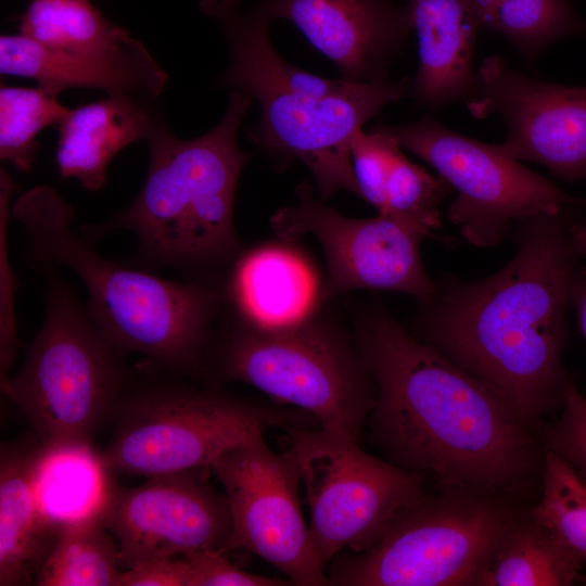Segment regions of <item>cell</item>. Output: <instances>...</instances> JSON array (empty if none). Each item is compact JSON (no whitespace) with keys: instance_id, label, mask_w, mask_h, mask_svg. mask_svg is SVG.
I'll use <instances>...</instances> for the list:
<instances>
[{"instance_id":"27","label":"cell","mask_w":586,"mask_h":586,"mask_svg":"<svg viewBox=\"0 0 586 586\" xmlns=\"http://www.w3.org/2000/svg\"><path fill=\"white\" fill-rule=\"evenodd\" d=\"M71 110L39 87L0 89V158L16 170L33 168L39 151L35 138L43 128L60 125Z\"/></svg>"},{"instance_id":"9","label":"cell","mask_w":586,"mask_h":586,"mask_svg":"<svg viewBox=\"0 0 586 586\" xmlns=\"http://www.w3.org/2000/svg\"><path fill=\"white\" fill-rule=\"evenodd\" d=\"M285 432L310 509L311 543L324 570L344 549H369L397 514L425 495L421 474L366 453L340 422Z\"/></svg>"},{"instance_id":"5","label":"cell","mask_w":586,"mask_h":586,"mask_svg":"<svg viewBox=\"0 0 586 586\" xmlns=\"http://www.w3.org/2000/svg\"><path fill=\"white\" fill-rule=\"evenodd\" d=\"M44 316L21 369L1 380L46 447L91 445L112 422L135 370L82 307L76 290L43 267Z\"/></svg>"},{"instance_id":"7","label":"cell","mask_w":586,"mask_h":586,"mask_svg":"<svg viewBox=\"0 0 586 586\" xmlns=\"http://www.w3.org/2000/svg\"><path fill=\"white\" fill-rule=\"evenodd\" d=\"M215 330L201 373L214 383L242 382L321 424L342 423L357 440L375 404V386L356 345L311 319L263 329L235 313Z\"/></svg>"},{"instance_id":"10","label":"cell","mask_w":586,"mask_h":586,"mask_svg":"<svg viewBox=\"0 0 586 586\" xmlns=\"http://www.w3.org/2000/svg\"><path fill=\"white\" fill-rule=\"evenodd\" d=\"M375 128L432 166L457 192L448 218L473 245L492 247L535 216L586 208V199L563 191L495 144L455 132L434 118Z\"/></svg>"},{"instance_id":"16","label":"cell","mask_w":586,"mask_h":586,"mask_svg":"<svg viewBox=\"0 0 586 586\" xmlns=\"http://www.w3.org/2000/svg\"><path fill=\"white\" fill-rule=\"evenodd\" d=\"M270 20L295 26L339 69L342 79H387L412 23L407 7L390 0H259Z\"/></svg>"},{"instance_id":"36","label":"cell","mask_w":586,"mask_h":586,"mask_svg":"<svg viewBox=\"0 0 586 586\" xmlns=\"http://www.w3.org/2000/svg\"><path fill=\"white\" fill-rule=\"evenodd\" d=\"M571 244L581 257L586 255V219L575 221L570 230Z\"/></svg>"},{"instance_id":"19","label":"cell","mask_w":586,"mask_h":586,"mask_svg":"<svg viewBox=\"0 0 586 586\" xmlns=\"http://www.w3.org/2000/svg\"><path fill=\"white\" fill-rule=\"evenodd\" d=\"M148 99L118 94L71 110L59 125L55 162L61 178H74L88 191L103 188L113 157L148 138L157 114Z\"/></svg>"},{"instance_id":"31","label":"cell","mask_w":586,"mask_h":586,"mask_svg":"<svg viewBox=\"0 0 586 586\" xmlns=\"http://www.w3.org/2000/svg\"><path fill=\"white\" fill-rule=\"evenodd\" d=\"M559 410L543 428L545 447L561 456L586 485V397L568 374Z\"/></svg>"},{"instance_id":"25","label":"cell","mask_w":586,"mask_h":586,"mask_svg":"<svg viewBox=\"0 0 586 586\" xmlns=\"http://www.w3.org/2000/svg\"><path fill=\"white\" fill-rule=\"evenodd\" d=\"M464 1L481 29L506 38L531 64L557 41L586 34V21L568 0Z\"/></svg>"},{"instance_id":"15","label":"cell","mask_w":586,"mask_h":586,"mask_svg":"<svg viewBox=\"0 0 586 586\" xmlns=\"http://www.w3.org/2000/svg\"><path fill=\"white\" fill-rule=\"evenodd\" d=\"M196 469L150 477L138 487L112 484L101 510L122 566L201 550L228 551L232 534L225 494Z\"/></svg>"},{"instance_id":"23","label":"cell","mask_w":586,"mask_h":586,"mask_svg":"<svg viewBox=\"0 0 586 586\" xmlns=\"http://www.w3.org/2000/svg\"><path fill=\"white\" fill-rule=\"evenodd\" d=\"M92 445L46 447L34 466L40 511L56 527L100 513L113 482Z\"/></svg>"},{"instance_id":"35","label":"cell","mask_w":586,"mask_h":586,"mask_svg":"<svg viewBox=\"0 0 586 586\" xmlns=\"http://www.w3.org/2000/svg\"><path fill=\"white\" fill-rule=\"evenodd\" d=\"M569 305L574 309L578 328L586 339V270L581 266L571 281Z\"/></svg>"},{"instance_id":"22","label":"cell","mask_w":586,"mask_h":586,"mask_svg":"<svg viewBox=\"0 0 586 586\" xmlns=\"http://www.w3.org/2000/svg\"><path fill=\"white\" fill-rule=\"evenodd\" d=\"M20 30L58 51L146 68L160 66L140 41L105 18L90 0H30Z\"/></svg>"},{"instance_id":"6","label":"cell","mask_w":586,"mask_h":586,"mask_svg":"<svg viewBox=\"0 0 586 586\" xmlns=\"http://www.w3.org/2000/svg\"><path fill=\"white\" fill-rule=\"evenodd\" d=\"M142 373L135 370L100 451L111 472L150 479L209 469L222 453L268 429L321 425L301 409L198 388L151 365Z\"/></svg>"},{"instance_id":"4","label":"cell","mask_w":586,"mask_h":586,"mask_svg":"<svg viewBox=\"0 0 586 586\" xmlns=\"http://www.w3.org/2000/svg\"><path fill=\"white\" fill-rule=\"evenodd\" d=\"M23 227L25 257L34 266L64 267L84 284L86 310L120 352L142 355L154 368L200 375L225 297L220 288L162 278L111 260L79 227L75 211L50 186H37L11 207Z\"/></svg>"},{"instance_id":"20","label":"cell","mask_w":586,"mask_h":586,"mask_svg":"<svg viewBox=\"0 0 586 586\" xmlns=\"http://www.w3.org/2000/svg\"><path fill=\"white\" fill-rule=\"evenodd\" d=\"M237 314L263 329H278L310 317L321 291L308 264L292 249L262 246L240 256L225 291Z\"/></svg>"},{"instance_id":"29","label":"cell","mask_w":586,"mask_h":586,"mask_svg":"<svg viewBox=\"0 0 586 586\" xmlns=\"http://www.w3.org/2000/svg\"><path fill=\"white\" fill-rule=\"evenodd\" d=\"M453 191L437 175L432 177L410 162L398 146L391 158L386 178V206L381 215H388L424 228L431 234L441 226L438 205Z\"/></svg>"},{"instance_id":"28","label":"cell","mask_w":586,"mask_h":586,"mask_svg":"<svg viewBox=\"0 0 586 586\" xmlns=\"http://www.w3.org/2000/svg\"><path fill=\"white\" fill-rule=\"evenodd\" d=\"M540 480V498L528 515L586 559V485L561 456L546 447Z\"/></svg>"},{"instance_id":"14","label":"cell","mask_w":586,"mask_h":586,"mask_svg":"<svg viewBox=\"0 0 586 586\" xmlns=\"http://www.w3.org/2000/svg\"><path fill=\"white\" fill-rule=\"evenodd\" d=\"M464 103L475 118H502L507 138L495 144L501 153L568 182L586 180V87L533 78L491 55L476 69Z\"/></svg>"},{"instance_id":"33","label":"cell","mask_w":586,"mask_h":586,"mask_svg":"<svg viewBox=\"0 0 586 586\" xmlns=\"http://www.w3.org/2000/svg\"><path fill=\"white\" fill-rule=\"evenodd\" d=\"M191 568L190 586H279L285 581L244 571L230 563L222 552L201 550L183 556Z\"/></svg>"},{"instance_id":"8","label":"cell","mask_w":586,"mask_h":586,"mask_svg":"<svg viewBox=\"0 0 586 586\" xmlns=\"http://www.w3.org/2000/svg\"><path fill=\"white\" fill-rule=\"evenodd\" d=\"M404 509L373 546L340 552L328 585H477L515 518L494 495L446 491Z\"/></svg>"},{"instance_id":"26","label":"cell","mask_w":586,"mask_h":586,"mask_svg":"<svg viewBox=\"0 0 586 586\" xmlns=\"http://www.w3.org/2000/svg\"><path fill=\"white\" fill-rule=\"evenodd\" d=\"M118 544L101 512L61 527L41 565L37 586H118Z\"/></svg>"},{"instance_id":"3","label":"cell","mask_w":586,"mask_h":586,"mask_svg":"<svg viewBox=\"0 0 586 586\" xmlns=\"http://www.w3.org/2000/svg\"><path fill=\"white\" fill-rule=\"evenodd\" d=\"M252 97L230 93L222 119L206 133L182 140L157 115L149 137L145 180L136 199L98 226L80 227L93 241L115 230L137 246L127 264L150 272L171 270L184 281L219 288L215 280L239 258L234 195L252 154L237 140Z\"/></svg>"},{"instance_id":"17","label":"cell","mask_w":586,"mask_h":586,"mask_svg":"<svg viewBox=\"0 0 586 586\" xmlns=\"http://www.w3.org/2000/svg\"><path fill=\"white\" fill-rule=\"evenodd\" d=\"M418 36V69L409 94L432 111L472 94L481 30L464 0H405Z\"/></svg>"},{"instance_id":"11","label":"cell","mask_w":586,"mask_h":586,"mask_svg":"<svg viewBox=\"0 0 586 586\" xmlns=\"http://www.w3.org/2000/svg\"><path fill=\"white\" fill-rule=\"evenodd\" d=\"M209 471L222 485L229 505L228 551L253 552L293 585H328L301 509V471L289 447L277 453L264 434H256L218 456Z\"/></svg>"},{"instance_id":"34","label":"cell","mask_w":586,"mask_h":586,"mask_svg":"<svg viewBox=\"0 0 586 586\" xmlns=\"http://www.w3.org/2000/svg\"><path fill=\"white\" fill-rule=\"evenodd\" d=\"M186 557H164L138 563L122 572L118 586H190Z\"/></svg>"},{"instance_id":"2","label":"cell","mask_w":586,"mask_h":586,"mask_svg":"<svg viewBox=\"0 0 586 586\" xmlns=\"http://www.w3.org/2000/svg\"><path fill=\"white\" fill-rule=\"evenodd\" d=\"M586 208L519 222L515 255L473 281L444 276L420 303L417 337L502 397L531 424L560 409L565 310L578 267L570 230Z\"/></svg>"},{"instance_id":"21","label":"cell","mask_w":586,"mask_h":586,"mask_svg":"<svg viewBox=\"0 0 586 586\" xmlns=\"http://www.w3.org/2000/svg\"><path fill=\"white\" fill-rule=\"evenodd\" d=\"M0 72L33 78L40 89L56 98L69 88H94L109 95L154 100L168 79L161 66L146 68L75 55L48 48L21 33L0 37Z\"/></svg>"},{"instance_id":"18","label":"cell","mask_w":586,"mask_h":586,"mask_svg":"<svg viewBox=\"0 0 586 586\" xmlns=\"http://www.w3.org/2000/svg\"><path fill=\"white\" fill-rule=\"evenodd\" d=\"M41 443L3 442L0 449V585H34L61 528L40 511L34 466Z\"/></svg>"},{"instance_id":"12","label":"cell","mask_w":586,"mask_h":586,"mask_svg":"<svg viewBox=\"0 0 586 586\" xmlns=\"http://www.w3.org/2000/svg\"><path fill=\"white\" fill-rule=\"evenodd\" d=\"M270 226L284 241L309 235L320 245L327 266L320 302L357 289H374L408 294L420 304L435 291L420 255V243L431 233L411 222L381 214L346 217L302 184L296 204L277 211Z\"/></svg>"},{"instance_id":"30","label":"cell","mask_w":586,"mask_h":586,"mask_svg":"<svg viewBox=\"0 0 586 586\" xmlns=\"http://www.w3.org/2000/svg\"><path fill=\"white\" fill-rule=\"evenodd\" d=\"M16 184L12 177L0 169V380L9 377L15 361L21 342L16 333L14 308L16 277L8 255V221L11 215L12 199Z\"/></svg>"},{"instance_id":"1","label":"cell","mask_w":586,"mask_h":586,"mask_svg":"<svg viewBox=\"0 0 586 586\" xmlns=\"http://www.w3.org/2000/svg\"><path fill=\"white\" fill-rule=\"evenodd\" d=\"M357 346L375 386L371 436L394 464L488 495L521 489L542 468L531 423L385 307L362 313Z\"/></svg>"},{"instance_id":"24","label":"cell","mask_w":586,"mask_h":586,"mask_svg":"<svg viewBox=\"0 0 586 586\" xmlns=\"http://www.w3.org/2000/svg\"><path fill=\"white\" fill-rule=\"evenodd\" d=\"M586 559L532 519L514 518L479 586H566Z\"/></svg>"},{"instance_id":"32","label":"cell","mask_w":586,"mask_h":586,"mask_svg":"<svg viewBox=\"0 0 586 586\" xmlns=\"http://www.w3.org/2000/svg\"><path fill=\"white\" fill-rule=\"evenodd\" d=\"M399 145L378 128L359 130L351 143V156L359 198L383 214L386 206V178L394 151Z\"/></svg>"},{"instance_id":"13","label":"cell","mask_w":586,"mask_h":586,"mask_svg":"<svg viewBox=\"0 0 586 586\" xmlns=\"http://www.w3.org/2000/svg\"><path fill=\"white\" fill-rule=\"evenodd\" d=\"M410 86L409 77L358 82L348 92L321 98L283 88L257 89L250 95L257 100L260 117L247 136L275 157L304 163L321 199L339 191L359 196L352 140L385 105L408 93Z\"/></svg>"}]
</instances>
